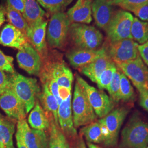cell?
Here are the masks:
<instances>
[{
    "instance_id": "6da1fadb",
    "label": "cell",
    "mask_w": 148,
    "mask_h": 148,
    "mask_svg": "<svg viewBox=\"0 0 148 148\" xmlns=\"http://www.w3.org/2000/svg\"><path fill=\"white\" fill-rule=\"evenodd\" d=\"M8 77L10 88L23 102L28 114L34 107L40 91L37 79L24 76L16 71Z\"/></svg>"
},
{
    "instance_id": "7a4b0ae2",
    "label": "cell",
    "mask_w": 148,
    "mask_h": 148,
    "mask_svg": "<svg viewBox=\"0 0 148 148\" xmlns=\"http://www.w3.org/2000/svg\"><path fill=\"white\" fill-rule=\"evenodd\" d=\"M41 74L42 77H49L54 79L59 87L72 90L73 74L62 57L56 56L52 57L48 53L47 57L42 60Z\"/></svg>"
},
{
    "instance_id": "3957f363",
    "label": "cell",
    "mask_w": 148,
    "mask_h": 148,
    "mask_svg": "<svg viewBox=\"0 0 148 148\" xmlns=\"http://www.w3.org/2000/svg\"><path fill=\"white\" fill-rule=\"evenodd\" d=\"M148 122L134 115L122 131L120 148H147Z\"/></svg>"
},
{
    "instance_id": "277c9868",
    "label": "cell",
    "mask_w": 148,
    "mask_h": 148,
    "mask_svg": "<svg viewBox=\"0 0 148 148\" xmlns=\"http://www.w3.org/2000/svg\"><path fill=\"white\" fill-rule=\"evenodd\" d=\"M71 109L74 127L76 128L89 125L97 119L85 90L77 81L71 101Z\"/></svg>"
},
{
    "instance_id": "5b68a950",
    "label": "cell",
    "mask_w": 148,
    "mask_h": 148,
    "mask_svg": "<svg viewBox=\"0 0 148 148\" xmlns=\"http://www.w3.org/2000/svg\"><path fill=\"white\" fill-rule=\"evenodd\" d=\"M69 35L77 48L97 49L103 41V36L95 27L85 24L71 23Z\"/></svg>"
},
{
    "instance_id": "8992f818",
    "label": "cell",
    "mask_w": 148,
    "mask_h": 148,
    "mask_svg": "<svg viewBox=\"0 0 148 148\" xmlns=\"http://www.w3.org/2000/svg\"><path fill=\"white\" fill-rule=\"evenodd\" d=\"M129 110L126 108H119L99 120L104 138L103 144L106 147H114L116 145L122 124Z\"/></svg>"
},
{
    "instance_id": "52a82bcc",
    "label": "cell",
    "mask_w": 148,
    "mask_h": 148,
    "mask_svg": "<svg viewBox=\"0 0 148 148\" xmlns=\"http://www.w3.org/2000/svg\"><path fill=\"white\" fill-rule=\"evenodd\" d=\"M71 23L63 12L54 13L48 26L46 39L52 48H62L65 45Z\"/></svg>"
},
{
    "instance_id": "ba28073f",
    "label": "cell",
    "mask_w": 148,
    "mask_h": 148,
    "mask_svg": "<svg viewBox=\"0 0 148 148\" xmlns=\"http://www.w3.org/2000/svg\"><path fill=\"white\" fill-rule=\"evenodd\" d=\"M133 18L130 13L125 10L115 12L106 30L109 42H115L125 39L133 40L131 30Z\"/></svg>"
},
{
    "instance_id": "9c48e42d",
    "label": "cell",
    "mask_w": 148,
    "mask_h": 148,
    "mask_svg": "<svg viewBox=\"0 0 148 148\" xmlns=\"http://www.w3.org/2000/svg\"><path fill=\"white\" fill-rule=\"evenodd\" d=\"M76 81L85 90L90 104L97 117L101 119L112 111L115 103L110 97H109L102 90H97L89 85L79 75H76Z\"/></svg>"
},
{
    "instance_id": "30bf717a",
    "label": "cell",
    "mask_w": 148,
    "mask_h": 148,
    "mask_svg": "<svg viewBox=\"0 0 148 148\" xmlns=\"http://www.w3.org/2000/svg\"><path fill=\"white\" fill-rule=\"evenodd\" d=\"M116 65L139 92L148 90V68L140 56L134 60Z\"/></svg>"
},
{
    "instance_id": "8fae6325",
    "label": "cell",
    "mask_w": 148,
    "mask_h": 148,
    "mask_svg": "<svg viewBox=\"0 0 148 148\" xmlns=\"http://www.w3.org/2000/svg\"><path fill=\"white\" fill-rule=\"evenodd\" d=\"M138 45L132 39H125L109 42L106 48L112 60L117 64L137 58L139 56Z\"/></svg>"
},
{
    "instance_id": "7c38bea8",
    "label": "cell",
    "mask_w": 148,
    "mask_h": 148,
    "mask_svg": "<svg viewBox=\"0 0 148 148\" xmlns=\"http://www.w3.org/2000/svg\"><path fill=\"white\" fill-rule=\"evenodd\" d=\"M19 66L30 75L38 76L42 66V60L37 51L29 41L25 43L16 54Z\"/></svg>"
},
{
    "instance_id": "4fadbf2b",
    "label": "cell",
    "mask_w": 148,
    "mask_h": 148,
    "mask_svg": "<svg viewBox=\"0 0 148 148\" xmlns=\"http://www.w3.org/2000/svg\"><path fill=\"white\" fill-rule=\"evenodd\" d=\"M16 133L27 148H48L49 137L44 131L33 129L25 119L18 120Z\"/></svg>"
},
{
    "instance_id": "5bb4252c",
    "label": "cell",
    "mask_w": 148,
    "mask_h": 148,
    "mask_svg": "<svg viewBox=\"0 0 148 148\" xmlns=\"http://www.w3.org/2000/svg\"><path fill=\"white\" fill-rule=\"evenodd\" d=\"M0 107L11 119L18 121L25 119V106L10 88L0 95Z\"/></svg>"
},
{
    "instance_id": "9a60e30c",
    "label": "cell",
    "mask_w": 148,
    "mask_h": 148,
    "mask_svg": "<svg viewBox=\"0 0 148 148\" xmlns=\"http://www.w3.org/2000/svg\"><path fill=\"white\" fill-rule=\"evenodd\" d=\"M47 25V21L43 19L29 27L27 32L29 42L40 54L42 60L47 57L48 53L46 41Z\"/></svg>"
},
{
    "instance_id": "2e32d148",
    "label": "cell",
    "mask_w": 148,
    "mask_h": 148,
    "mask_svg": "<svg viewBox=\"0 0 148 148\" xmlns=\"http://www.w3.org/2000/svg\"><path fill=\"white\" fill-rule=\"evenodd\" d=\"M59 126L67 138L74 139L78 134L74 127L71 109V95L62 101L58 109Z\"/></svg>"
},
{
    "instance_id": "e0dca14e",
    "label": "cell",
    "mask_w": 148,
    "mask_h": 148,
    "mask_svg": "<svg viewBox=\"0 0 148 148\" xmlns=\"http://www.w3.org/2000/svg\"><path fill=\"white\" fill-rule=\"evenodd\" d=\"M111 0H94L92 3V12L96 25L106 31L114 14Z\"/></svg>"
},
{
    "instance_id": "ac0fdd59",
    "label": "cell",
    "mask_w": 148,
    "mask_h": 148,
    "mask_svg": "<svg viewBox=\"0 0 148 148\" xmlns=\"http://www.w3.org/2000/svg\"><path fill=\"white\" fill-rule=\"evenodd\" d=\"M112 62L106 46H103L101 54L92 62L79 69V71L88 77L93 82H97L101 74Z\"/></svg>"
},
{
    "instance_id": "d6986e66",
    "label": "cell",
    "mask_w": 148,
    "mask_h": 148,
    "mask_svg": "<svg viewBox=\"0 0 148 148\" xmlns=\"http://www.w3.org/2000/svg\"><path fill=\"white\" fill-rule=\"evenodd\" d=\"M102 51L103 47L95 50L76 48L68 52L66 56L72 66L75 69H79L95 60Z\"/></svg>"
},
{
    "instance_id": "ffe728a7",
    "label": "cell",
    "mask_w": 148,
    "mask_h": 148,
    "mask_svg": "<svg viewBox=\"0 0 148 148\" xmlns=\"http://www.w3.org/2000/svg\"><path fill=\"white\" fill-rule=\"evenodd\" d=\"M27 36L10 24H6L0 34V45L21 49L28 42Z\"/></svg>"
},
{
    "instance_id": "44dd1931",
    "label": "cell",
    "mask_w": 148,
    "mask_h": 148,
    "mask_svg": "<svg viewBox=\"0 0 148 148\" xmlns=\"http://www.w3.org/2000/svg\"><path fill=\"white\" fill-rule=\"evenodd\" d=\"M92 0H77L66 13L71 23L90 24L92 21Z\"/></svg>"
},
{
    "instance_id": "7402d4cb",
    "label": "cell",
    "mask_w": 148,
    "mask_h": 148,
    "mask_svg": "<svg viewBox=\"0 0 148 148\" xmlns=\"http://www.w3.org/2000/svg\"><path fill=\"white\" fill-rule=\"evenodd\" d=\"M28 122L33 129L46 131L49 129L50 121L41 106L40 101L36 100L28 117Z\"/></svg>"
},
{
    "instance_id": "603a6c76",
    "label": "cell",
    "mask_w": 148,
    "mask_h": 148,
    "mask_svg": "<svg viewBox=\"0 0 148 148\" xmlns=\"http://www.w3.org/2000/svg\"><path fill=\"white\" fill-rule=\"evenodd\" d=\"M15 122L0 114V148H14L13 135Z\"/></svg>"
},
{
    "instance_id": "cb8c5ba5",
    "label": "cell",
    "mask_w": 148,
    "mask_h": 148,
    "mask_svg": "<svg viewBox=\"0 0 148 148\" xmlns=\"http://www.w3.org/2000/svg\"><path fill=\"white\" fill-rule=\"evenodd\" d=\"M23 2L24 11L23 16L29 27L44 19L45 12L41 8L36 0H23Z\"/></svg>"
},
{
    "instance_id": "d4e9b609",
    "label": "cell",
    "mask_w": 148,
    "mask_h": 148,
    "mask_svg": "<svg viewBox=\"0 0 148 148\" xmlns=\"http://www.w3.org/2000/svg\"><path fill=\"white\" fill-rule=\"evenodd\" d=\"M48 148H70L67 138L62 132L60 127L56 125L52 115L50 120Z\"/></svg>"
},
{
    "instance_id": "484cf974",
    "label": "cell",
    "mask_w": 148,
    "mask_h": 148,
    "mask_svg": "<svg viewBox=\"0 0 148 148\" xmlns=\"http://www.w3.org/2000/svg\"><path fill=\"white\" fill-rule=\"evenodd\" d=\"M39 98L44 109L52 115L56 125L59 126L58 119V103L49 90L47 84L45 83L43 84L42 91Z\"/></svg>"
},
{
    "instance_id": "4316f807",
    "label": "cell",
    "mask_w": 148,
    "mask_h": 148,
    "mask_svg": "<svg viewBox=\"0 0 148 148\" xmlns=\"http://www.w3.org/2000/svg\"><path fill=\"white\" fill-rule=\"evenodd\" d=\"M80 134L85 137L87 142L93 144L103 143L104 138L99 120L82 128L80 130Z\"/></svg>"
},
{
    "instance_id": "83f0119b",
    "label": "cell",
    "mask_w": 148,
    "mask_h": 148,
    "mask_svg": "<svg viewBox=\"0 0 148 148\" xmlns=\"http://www.w3.org/2000/svg\"><path fill=\"white\" fill-rule=\"evenodd\" d=\"M131 34L133 40L138 43L143 44L148 41V22L139 20L137 18H133Z\"/></svg>"
},
{
    "instance_id": "f1b7e54d",
    "label": "cell",
    "mask_w": 148,
    "mask_h": 148,
    "mask_svg": "<svg viewBox=\"0 0 148 148\" xmlns=\"http://www.w3.org/2000/svg\"><path fill=\"white\" fill-rule=\"evenodd\" d=\"M5 14L10 24L21 30L27 36L29 26L21 13L7 5L5 8Z\"/></svg>"
},
{
    "instance_id": "f546056e",
    "label": "cell",
    "mask_w": 148,
    "mask_h": 148,
    "mask_svg": "<svg viewBox=\"0 0 148 148\" xmlns=\"http://www.w3.org/2000/svg\"><path fill=\"white\" fill-rule=\"evenodd\" d=\"M47 11L52 14L63 12L73 0H36Z\"/></svg>"
},
{
    "instance_id": "4dcf8cb0",
    "label": "cell",
    "mask_w": 148,
    "mask_h": 148,
    "mask_svg": "<svg viewBox=\"0 0 148 148\" xmlns=\"http://www.w3.org/2000/svg\"><path fill=\"white\" fill-rule=\"evenodd\" d=\"M120 100L126 102L133 101L134 99V92L130 81L122 72L120 76Z\"/></svg>"
},
{
    "instance_id": "1f68e13d",
    "label": "cell",
    "mask_w": 148,
    "mask_h": 148,
    "mask_svg": "<svg viewBox=\"0 0 148 148\" xmlns=\"http://www.w3.org/2000/svg\"><path fill=\"white\" fill-rule=\"evenodd\" d=\"M117 69L116 65L113 61L101 74L96 82L99 90H106L110 84L115 71Z\"/></svg>"
},
{
    "instance_id": "d6a6232c",
    "label": "cell",
    "mask_w": 148,
    "mask_h": 148,
    "mask_svg": "<svg viewBox=\"0 0 148 148\" xmlns=\"http://www.w3.org/2000/svg\"><path fill=\"white\" fill-rule=\"evenodd\" d=\"M121 73V71L117 68L114 74L110 84L107 89L110 98L114 101V103H118L120 101V84Z\"/></svg>"
},
{
    "instance_id": "836d02e7",
    "label": "cell",
    "mask_w": 148,
    "mask_h": 148,
    "mask_svg": "<svg viewBox=\"0 0 148 148\" xmlns=\"http://www.w3.org/2000/svg\"><path fill=\"white\" fill-rule=\"evenodd\" d=\"M148 1V0H111L114 5L118 6L124 10L130 11L136 7Z\"/></svg>"
},
{
    "instance_id": "e575fe53",
    "label": "cell",
    "mask_w": 148,
    "mask_h": 148,
    "mask_svg": "<svg viewBox=\"0 0 148 148\" xmlns=\"http://www.w3.org/2000/svg\"><path fill=\"white\" fill-rule=\"evenodd\" d=\"M0 70L13 74L15 72L13 66V58L5 54L0 50Z\"/></svg>"
},
{
    "instance_id": "d590c367",
    "label": "cell",
    "mask_w": 148,
    "mask_h": 148,
    "mask_svg": "<svg viewBox=\"0 0 148 148\" xmlns=\"http://www.w3.org/2000/svg\"><path fill=\"white\" fill-rule=\"evenodd\" d=\"M131 12L142 21H148V1L134 8Z\"/></svg>"
},
{
    "instance_id": "8d00e7d4",
    "label": "cell",
    "mask_w": 148,
    "mask_h": 148,
    "mask_svg": "<svg viewBox=\"0 0 148 148\" xmlns=\"http://www.w3.org/2000/svg\"><path fill=\"white\" fill-rule=\"evenodd\" d=\"M10 88L9 77L6 75L5 71L0 70V95Z\"/></svg>"
},
{
    "instance_id": "74e56055",
    "label": "cell",
    "mask_w": 148,
    "mask_h": 148,
    "mask_svg": "<svg viewBox=\"0 0 148 148\" xmlns=\"http://www.w3.org/2000/svg\"><path fill=\"white\" fill-rule=\"evenodd\" d=\"M138 52L140 58L144 62L148 65V41L138 45Z\"/></svg>"
},
{
    "instance_id": "f35d334b",
    "label": "cell",
    "mask_w": 148,
    "mask_h": 148,
    "mask_svg": "<svg viewBox=\"0 0 148 148\" xmlns=\"http://www.w3.org/2000/svg\"><path fill=\"white\" fill-rule=\"evenodd\" d=\"M7 5L11 6L16 11H18L23 14L24 11V4L23 0H6Z\"/></svg>"
},
{
    "instance_id": "ab89813d",
    "label": "cell",
    "mask_w": 148,
    "mask_h": 148,
    "mask_svg": "<svg viewBox=\"0 0 148 148\" xmlns=\"http://www.w3.org/2000/svg\"><path fill=\"white\" fill-rule=\"evenodd\" d=\"M139 93V104L143 108L148 111V90H145Z\"/></svg>"
},
{
    "instance_id": "60d3db41",
    "label": "cell",
    "mask_w": 148,
    "mask_h": 148,
    "mask_svg": "<svg viewBox=\"0 0 148 148\" xmlns=\"http://www.w3.org/2000/svg\"><path fill=\"white\" fill-rule=\"evenodd\" d=\"M71 140L73 143L70 145V148H87L82 136L77 135Z\"/></svg>"
},
{
    "instance_id": "b9f144b4",
    "label": "cell",
    "mask_w": 148,
    "mask_h": 148,
    "mask_svg": "<svg viewBox=\"0 0 148 148\" xmlns=\"http://www.w3.org/2000/svg\"><path fill=\"white\" fill-rule=\"evenodd\" d=\"M16 138L17 148H27L25 145V144L23 142L19 135L16 132Z\"/></svg>"
},
{
    "instance_id": "7bdbcfd3",
    "label": "cell",
    "mask_w": 148,
    "mask_h": 148,
    "mask_svg": "<svg viewBox=\"0 0 148 148\" xmlns=\"http://www.w3.org/2000/svg\"><path fill=\"white\" fill-rule=\"evenodd\" d=\"M5 8L2 5L0 6V27L5 21Z\"/></svg>"
},
{
    "instance_id": "ee69618b",
    "label": "cell",
    "mask_w": 148,
    "mask_h": 148,
    "mask_svg": "<svg viewBox=\"0 0 148 148\" xmlns=\"http://www.w3.org/2000/svg\"><path fill=\"white\" fill-rule=\"evenodd\" d=\"M87 145L88 148H102L100 147L99 146L96 145L95 144L90 143V142H87Z\"/></svg>"
},
{
    "instance_id": "f6af8a7d",
    "label": "cell",
    "mask_w": 148,
    "mask_h": 148,
    "mask_svg": "<svg viewBox=\"0 0 148 148\" xmlns=\"http://www.w3.org/2000/svg\"><path fill=\"white\" fill-rule=\"evenodd\" d=\"M2 1H5V0H2Z\"/></svg>"
},
{
    "instance_id": "bcb514c9",
    "label": "cell",
    "mask_w": 148,
    "mask_h": 148,
    "mask_svg": "<svg viewBox=\"0 0 148 148\" xmlns=\"http://www.w3.org/2000/svg\"><path fill=\"white\" fill-rule=\"evenodd\" d=\"M147 148H148V147H147Z\"/></svg>"
},
{
    "instance_id": "7dc6e473",
    "label": "cell",
    "mask_w": 148,
    "mask_h": 148,
    "mask_svg": "<svg viewBox=\"0 0 148 148\" xmlns=\"http://www.w3.org/2000/svg\"><path fill=\"white\" fill-rule=\"evenodd\" d=\"M92 1H93V0H92Z\"/></svg>"
}]
</instances>
